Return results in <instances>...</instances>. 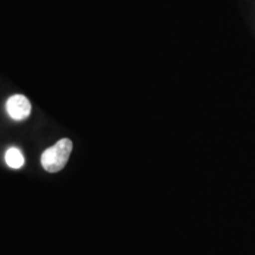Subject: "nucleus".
Returning a JSON list of instances; mask_svg holds the SVG:
<instances>
[{
	"instance_id": "obj_1",
	"label": "nucleus",
	"mask_w": 255,
	"mask_h": 255,
	"mask_svg": "<svg viewBox=\"0 0 255 255\" xmlns=\"http://www.w3.org/2000/svg\"><path fill=\"white\" fill-rule=\"evenodd\" d=\"M71 151L72 142L69 138L60 139L55 145L47 148L41 154V165L49 173H57L65 167L66 162L71 155Z\"/></svg>"
},
{
	"instance_id": "obj_2",
	"label": "nucleus",
	"mask_w": 255,
	"mask_h": 255,
	"mask_svg": "<svg viewBox=\"0 0 255 255\" xmlns=\"http://www.w3.org/2000/svg\"><path fill=\"white\" fill-rule=\"evenodd\" d=\"M6 111L12 120L23 121L31 113L30 101L23 95L11 96L6 102Z\"/></svg>"
},
{
	"instance_id": "obj_3",
	"label": "nucleus",
	"mask_w": 255,
	"mask_h": 255,
	"mask_svg": "<svg viewBox=\"0 0 255 255\" xmlns=\"http://www.w3.org/2000/svg\"><path fill=\"white\" fill-rule=\"evenodd\" d=\"M5 162L9 168L19 169L24 165V156L21 151L17 148H9L7 149L5 154Z\"/></svg>"
}]
</instances>
